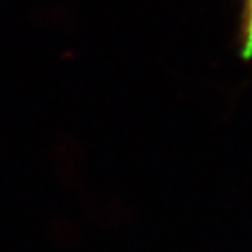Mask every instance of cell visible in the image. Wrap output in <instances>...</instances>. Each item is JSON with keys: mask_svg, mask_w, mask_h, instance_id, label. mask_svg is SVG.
<instances>
[{"mask_svg": "<svg viewBox=\"0 0 252 252\" xmlns=\"http://www.w3.org/2000/svg\"><path fill=\"white\" fill-rule=\"evenodd\" d=\"M242 55L252 58V0H245L243 11V47Z\"/></svg>", "mask_w": 252, "mask_h": 252, "instance_id": "obj_1", "label": "cell"}]
</instances>
